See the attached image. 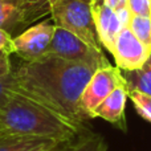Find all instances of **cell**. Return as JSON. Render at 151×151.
Segmentation results:
<instances>
[{"instance_id": "cell-14", "label": "cell", "mask_w": 151, "mask_h": 151, "mask_svg": "<svg viewBox=\"0 0 151 151\" xmlns=\"http://www.w3.org/2000/svg\"><path fill=\"white\" fill-rule=\"evenodd\" d=\"M13 37L4 29H0V77L12 72L9 56L13 53Z\"/></svg>"}, {"instance_id": "cell-9", "label": "cell", "mask_w": 151, "mask_h": 151, "mask_svg": "<svg viewBox=\"0 0 151 151\" xmlns=\"http://www.w3.org/2000/svg\"><path fill=\"white\" fill-rule=\"evenodd\" d=\"M36 19L20 0H0V29L12 36V33H21L36 23Z\"/></svg>"}, {"instance_id": "cell-11", "label": "cell", "mask_w": 151, "mask_h": 151, "mask_svg": "<svg viewBox=\"0 0 151 151\" xmlns=\"http://www.w3.org/2000/svg\"><path fill=\"white\" fill-rule=\"evenodd\" d=\"M58 145L55 141L29 135H1L0 151H50Z\"/></svg>"}, {"instance_id": "cell-19", "label": "cell", "mask_w": 151, "mask_h": 151, "mask_svg": "<svg viewBox=\"0 0 151 151\" xmlns=\"http://www.w3.org/2000/svg\"><path fill=\"white\" fill-rule=\"evenodd\" d=\"M111 9H114L118 13L121 21L123 23V25H129L131 19V12L129 11V5L127 1L129 0H104Z\"/></svg>"}, {"instance_id": "cell-4", "label": "cell", "mask_w": 151, "mask_h": 151, "mask_svg": "<svg viewBox=\"0 0 151 151\" xmlns=\"http://www.w3.org/2000/svg\"><path fill=\"white\" fill-rule=\"evenodd\" d=\"M48 55L57 56L60 58L73 61V63L86 64L96 69L110 65L109 60L102 50L96 49L86 41H83L81 37L60 27H56L55 29Z\"/></svg>"}, {"instance_id": "cell-17", "label": "cell", "mask_w": 151, "mask_h": 151, "mask_svg": "<svg viewBox=\"0 0 151 151\" xmlns=\"http://www.w3.org/2000/svg\"><path fill=\"white\" fill-rule=\"evenodd\" d=\"M16 93V85H15V78L11 72L5 77H0V110L5 106L11 97Z\"/></svg>"}, {"instance_id": "cell-20", "label": "cell", "mask_w": 151, "mask_h": 151, "mask_svg": "<svg viewBox=\"0 0 151 151\" xmlns=\"http://www.w3.org/2000/svg\"><path fill=\"white\" fill-rule=\"evenodd\" d=\"M127 5L131 15L151 17V0H129Z\"/></svg>"}, {"instance_id": "cell-2", "label": "cell", "mask_w": 151, "mask_h": 151, "mask_svg": "<svg viewBox=\"0 0 151 151\" xmlns=\"http://www.w3.org/2000/svg\"><path fill=\"white\" fill-rule=\"evenodd\" d=\"M85 133H88L85 126L76 125L20 93L13 94L0 110V137L29 135L65 143Z\"/></svg>"}, {"instance_id": "cell-21", "label": "cell", "mask_w": 151, "mask_h": 151, "mask_svg": "<svg viewBox=\"0 0 151 151\" xmlns=\"http://www.w3.org/2000/svg\"><path fill=\"white\" fill-rule=\"evenodd\" d=\"M78 139H80V138H78ZM78 139L72 141V142H65V143H61V145H58L57 147H55V149L50 150V151H73V149H74V146H76V143H77Z\"/></svg>"}, {"instance_id": "cell-5", "label": "cell", "mask_w": 151, "mask_h": 151, "mask_svg": "<svg viewBox=\"0 0 151 151\" xmlns=\"http://www.w3.org/2000/svg\"><path fill=\"white\" fill-rule=\"evenodd\" d=\"M122 83H125V81L121 74V69L117 66L106 65L94 72L81 97V109L88 119H93L97 106Z\"/></svg>"}, {"instance_id": "cell-6", "label": "cell", "mask_w": 151, "mask_h": 151, "mask_svg": "<svg viewBox=\"0 0 151 151\" xmlns=\"http://www.w3.org/2000/svg\"><path fill=\"white\" fill-rule=\"evenodd\" d=\"M56 25L50 21H42L31 25L13 37V53L25 63L36 61L48 55V49L55 35Z\"/></svg>"}, {"instance_id": "cell-3", "label": "cell", "mask_w": 151, "mask_h": 151, "mask_svg": "<svg viewBox=\"0 0 151 151\" xmlns=\"http://www.w3.org/2000/svg\"><path fill=\"white\" fill-rule=\"evenodd\" d=\"M50 16L56 27L72 32L89 45L102 50L90 3L83 0H50Z\"/></svg>"}, {"instance_id": "cell-8", "label": "cell", "mask_w": 151, "mask_h": 151, "mask_svg": "<svg viewBox=\"0 0 151 151\" xmlns=\"http://www.w3.org/2000/svg\"><path fill=\"white\" fill-rule=\"evenodd\" d=\"M90 7L99 42L107 52L111 53L115 40L125 25L121 21L118 13L111 9L104 0H91Z\"/></svg>"}, {"instance_id": "cell-13", "label": "cell", "mask_w": 151, "mask_h": 151, "mask_svg": "<svg viewBox=\"0 0 151 151\" xmlns=\"http://www.w3.org/2000/svg\"><path fill=\"white\" fill-rule=\"evenodd\" d=\"M129 27L137 39L146 45V48L151 52V17L131 15Z\"/></svg>"}, {"instance_id": "cell-15", "label": "cell", "mask_w": 151, "mask_h": 151, "mask_svg": "<svg viewBox=\"0 0 151 151\" xmlns=\"http://www.w3.org/2000/svg\"><path fill=\"white\" fill-rule=\"evenodd\" d=\"M107 145L105 142L104 137L94 133H85L80 137V139L76 143L73 151H106Z\"/></svg>"}, {"instance_id": "cell-7", "label": "cell", "mask_w": 151, "mask_h": 151, "mask_svg": "<svg viewBox=\"0 0 151 151\" xmlns=\"http://www.w3.org/2000/svg\"><path fill=\"white\" fill-rule=\"evenodd\" d=\"M111 55L115 60L117 68L121 70H134L146 63L151 56V52L146 48V45L137 39L130 27L126 25L115 40Z\"/></svg>"}, {"instance_id": "cell-22", "label": "cell", "mask_w": 151, "mask_h": 151, "mask_svg": "<svg viewBox=\"0 0 151 151\" xmlns=\"http://www.w3.org/2000/svg\"><path fill=\"white\" fill-rule=\"evenodd\" d=\"M83 1H88V3H90V1H91V0H83Z\"/></svg>"}, {"instance_id": "cell-16", "label": "cell", "mask_w": 151, "mask_h": 151, "mask_svg": "<svg viewBox=\"0 0 151 151\" xmlns=\"http://www.w3.org/2000/svg\"><path fill=\"white\" fill-rule=\"evenodd\" d=\"M127 93H129V98L134 104L137 113L143 119L151 122V96L141 93V91H137V90H131V91H127Z\"/></svg>"}, {"instance_id": "cell-18", "label": "cell", "mask_w": 151, "mask_h": 151, "mask_svg": "<svg viewBox=\"0 0 151 151\" xmlns=\"http://www.w3.org/2000/svg\"><path fill=\"white\" fill-rule=\"evenodd\" d=\"M28 11L35 16L36 20H40L45 15H50V0H20Z\"/></svg>"}, {"instance_id": "cell-1", "label": "cell", "mask_w": 151, "mask_h": 151, "mask_svg": "<svg viewBox=\"0 0 151 151\" xmlns=\"http://www.w3.org/2000/svg\"><path fill=\"white\" fill-rule=\"evenodd\" d=\"M97 69L53 55L25 63L12 70L16 93L27 96L78 126L88 117L81 109V97Z\"/></svg>"}, {"instance_id": "cell-12", "label": "cell", "mask_w": 151, "mask_h": 151, "mask_svg": "<svg viewBox=\"0 0 151 151\" xmlns=\"http://www.w3.org/2000/svg\"><path fill=\"white\" fill-rule=\"evenodd\" d=\"M127 91L137 90L151 96V56L138 69L134 70H121Z\"/></svg>"}, {"instance_id": "cell-10", "label": "cell", "mask_w": 151, "mask_h": 151, "mask_svg": "<svg viewBox=\"0 0 151 151\" xmlns=\"http://www.w3.org/2000/svg\"><path fill=\"white\" fill-rule=\"evenodd\" d=\"M129 98L126 83L117 86L94 110V118H102L113 125L118 126L121 130L126 131L125 107L126 99Z\"/></svg>"}]
</instances>
